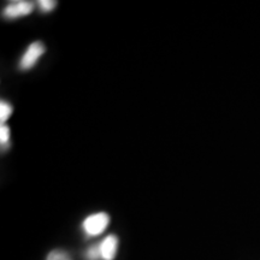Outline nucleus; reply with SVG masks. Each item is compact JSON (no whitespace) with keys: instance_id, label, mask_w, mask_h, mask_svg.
I'll list each match as a JSON object with an SVG mask.
<instances>
[{"instance_id":"6e6552de","label":"nucleus","mask_w":260,"mask_h":260,"mask_svg":"<svg viewBox=\"0 0 260 260\" xmlns=\"http://www.w3.org/2000/svg\"><path fill=\"white\" fill-rule=\"evenodd\" d=\"M38 4L44 12H51L52 10L56 8L57 2H52V0H41Z\"/></svg>"},{"instance_id":"0eeeda50","label":"nucleus","mask_w":260,"mask_h":260,"mask_svg":"<svg viewBox=\"0 0 260 260\" xmlns=\"http://www.w3.org/2000/svg\"><path fill=\"white\" fill-rule=\"evenodd\" d=\"M46 260H73L70 258V255L67 252L60 251V249H56V251H52L50 254L47 255Z\"/></svg>"},{"instance_id":"423d86ee","label":"nucleus","mask_w":260,"mask_h":260,"mask_svg":"<svg viewBox=\"0 0 260 260\" xmlns=\"http://www.w3.org/2000/svg\"><path fill=\"white\" fill-rule=\"evenodd\" d=\"M87 260H103L102 252H100V245H93L89 247L86 252Z\"/></svg>"},{"instance_id":"20e7f679","label":"nucleus","mask_w":260,"mask_h":260,"mask_svg":"<svg viewBox=\"0 0 260 260\" xmlns=\"http://www.w3.org/2000/svg\"><path fill=\"white\" fill-rule=\"evenodd\" d=\"M118 249V239L116 235L105 237L100 243V252L103 260H113Z\"/></svg>"},{"instance_id":"39448f33","label":"nucleus","mask_w":260,"mask_h":260,"mask_svg":"<svg viewBox=\"0 0 260 260\" xmlns=\"http://www.w3.org/2000/svg\"><path fill=\"white\" fill-rule=\"evenodd\" d=\"M11 113H12V106L10 105L9 103L6 102L0 103V122H2V124H4V123L8 121L9 117L11 116Z\"/></svg>"},{"instance_id":"7ed1b4c3","label":"nucleus","mask_w":260,"mask_h":260,"mask_svg":"<svg viewBox=\"0 0 260 260\" xmlns=\"http://www.w3.org/2000/svg\"><path fill=\"white\" fill-rule=\"evenodd\" d=\"M34 9L31 2H12L4 9V17L9 19H15L28 16Z\"/></svg>"},{"instance_id":"f03ea898","label":"nucleus","mask_w":260,"mask_h":260,"mask_svg":"<svg viewBox=\"0 0 260 260\" xmlns=\"http://www.w3.org/2000/svg\"><path fill=\"white\" fill-rule=\"evenodd\" d=\"M44 53L45 46L42 45V42H32V44L29 45V47L25 50L23 56H22L21 64H19L21 65V69H31Z\"/></svg>"},{"instance_id":"1a4fd4ad","label":"nucleus","mask_w":260,"mask_h":260,"mask_svg":"<svg viewBox=\"0 0 260 260\" xmlns=\"http://www.w3.org/2000/svg\"><path fill=\"white\" fill-rule=\"evenodd\" d=\"M9 139H10V129L6 125L2 124V128H0V140H2V145L8 144Z\"/></svg>"},{"instance_id":"f257e3e1","label":"nucleus","mask_w":260,"mask_h":260,"mask_svg":"<svg viewBox=\"0 0 260 260\" xmlns=\"http://www.w3.org/2000/svg\"><path fill=\"white\" fill-rule=\"evenodd\" d=\"M110 223L109 214L99 212L95 214H90L83 220L82 229L88 236H96L105 232V229Z\"/></svg>"}]
</instances>
